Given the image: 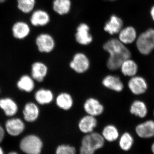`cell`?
Wrapping results in <instances>:
<instances>
[{
  "label": "cell",
  "mask_w": 154,
  "mask_h": 154,
  "mask_svg": "<svg viewBox=\"0 0 154 154\" xmlns=\"http://www.w3.org/2000/svg\"><path fill=\"white\" fill-rule=\"evenodd\" d=\"M103 48L109 54L106 66L111 71L119 69L124 61L131 58V53L130 50L118 38L108 39L103 45Z\"/></svg>",
  "instance_id": "1"
},
{
  "label": "cell",
  "mask_w": 154,
  "mask_h": 154,
  "mask_svg": "<svg viewBox=\"0 0 154 154\" xmlns=\"http://www.w3.org/2000/svg\"><path fill=\"white\" fill-rule=\"evenodd\" d=\"M138 51L143 55H148L154 49V29L149 28L141 33L136 40Z\"/></svg>",
  "instance_id": "2"
},
{
  "label": "cell",
  "mask_w": 154,
  "mask_h": 154,
  "mask_svg": "<svg viewBox=\"0 0 154 154\" xmlns=\"http://www.w3.org/2000/svg\"><path fill=\"white\" fill-rule=\"evenodd\" d=\"M43 147L42 140L35 134L26 136L20 143V149L26 154H41Z\"/></svg>",
  "instance_id": "3"
},
{
  "label": "cell",
  "mask_w": 154,
  "mask_h": 154,
  "mask_svg": "<svg viewBox=\"0 0 154 154\" xmlns=\"http://www.w3.org/2000/svg\"><path fill=\"white\" fill-rule=\"evenodd\" d=\"M105 143L101 134L94 131L85 134L81 140V146L96 152L104 147Z\"/></svg>",
  "instance_id": "4"
},
{
  "label": "cell",
  "mask_w": 154,
  "mask_h": 154,
  "mask_svg": "<svg viewBox=\"0 0 154 154\" xmlns=\"http://www.w3.org/2000/svg\"><path fill=\"white\" fill-rule=\"evenodd\" d=\"M91 66V62L87 55L83 52L75 54L69 63L72 70L78 74H83L88 71Z\"/></svg>",
  "instance_id": "5"
},
{
  "label": "cell",
  "mask_w": 154,
  "mask_h": 154,
  "mask_svg": "<svg viewBox=\"0 0 154 154\" xmlns=\"http://www.w3.org/2000/svg\"><path fill=\"white\" fill-rule=\"evenodd\" d=\"M128 87L133 95L140 96L147 92L149 85L144 77L136 75L130 78L128 82Z\"/></svg>",
  "instance_id": "6"
},
{
  "label": "cell",
  "mask_w": 154,
  "mask_h": 154,
  "mask_svg": "<svg viewBox=\"0 0 154 154\" xmlns=\"http://www.w3.org/2000/svg\"><path fill=\"white\" fill-rule=\"evenodd\" d=\"M75 36L77 43L84 46L91 44L94 39L90 26L84 22L80 23L77 26Z\"/></svg>",
  "instance_id": "7"
},
{
  "label": "cell",
  "mask_w": 154,
  "mask_h": 154,
  "mask_svg": "<svg viewBox=\"0 0 154 154\" xmlns=\"http://www.w3.org/2000/svg\"><path fill=\"white\" fill-rule=\"evenodd\" d=\"M35 41L38 50L41 53H49L55 47L54 38L49 33H40L36 37Z\"/></svg>",
  "instance_id": "8"
},
{
  "label": "cell",
  "mask_w": 154,
  "mask_h": 154,
  "mask_svg": "<svg viewBox=\"0 0 154 154\" xmlns=\"http://www.w3.org/2000/svg\"><path fill=\"white\" fill-rule=\"evenodd\" d=\"M135 132L139 137L143 139L154 137V120L147 119L137 124L135 128Z\"/></svg>",
  "instance_id": "9"
},
{
  "label": "cell",
  "mask_w": 154,
  "mask_h": 154,
  "mask_svg": "<svg viewBox=\"0 0 154 154\" xmlns=\"http://www.w3.org/2000/svg\"><path fill=\"white\" fill-rule=\"evenodd\" d=\"M84 110L88 115L96 117L104 113L105 107L101 102L96 98H88L84 102L83 105Z\"/></svg>",
  "instance_id": "10"
},
{
  "label": "cell",
  "mask_w": 154,
  "mask_h": 154,
  "mask_svg": "<svg viewBox=\"0 0 154 154\" xmlns=\"http://www.w3.org/2000/svg\"><path fill=\"white\" fill-rule=\"evenodd\" d=\"M102 85L105 88L117 93L122 92L124 89V85L120 77L116 75H108L102 81Z\"/></svg>",
  "instance_id": "11"
},
{
  "label": "cell",
  "mask_w": 154,
  "mask_h": 154,
  "mask_svg": "<svg viewBox=\"0 0 154 154\" xmlns=\"http://www.w3.org/2000/svg\"><path fill=\"white\" fill-rule=\"evenodd\" d=\"M123 20L117 15L113 14L104 25V31L109 35H114L118 34L123 28Z\"/></svg>",
  "instance_id": "12"
},
{
  "label": "cell",
  "mask_w": 154,
  "mask_h": 154,
  "mask_svg": "<svg viewBox=\"0 0 154 154\" xmlns=\"http://www.w3.org/2000/svg\"><path fill=\"white\" fill-rule=\"evenodd\" d=\"M5 127L7 132L11 136L17 137L21 134L25 129L24 122L20 118L10 119L6 121Z\"/></svg>",
  "instance_id": "13"
},
{
  "label": "cell",
  "mask_w": 154,
  "mask_h": 154,
  "mask_svg": "<svg viewBox=\"0 0 154 154\" xmlns=\"http://www.w3.org/2000/svg\"><path fill=\"white\" fill-rule=\"evenodd\" d=\"M97 125L98 121L96 117L87 114L80 119L78 128L81 132L86 134L94 132Z\"/></svg>",
  "instance_id": "14"
},
{
  "label": "cell",
  "mask_w": 154,
  "mask_h": 154,
  "mask_svg": "<svg viewBox=\"0 0 154 154\" xmlns=\"http://www.w3.org/2000/svg\"><path fill=\"white\" fill-rule=\"evenodd\" d=\"M49 14L45 11L38 9L33 11L30 18L31 25L35 27H43L48 25L50 22Z\"/></svg>",
  "instance_id": "15"
},
{
  "label": "cell",
  "mask_w": 154,
  "mask_h": 154,
  "mask_svg": "<svg viewBox=\"0 0 154 154\" xmlns=\"http://www.w3.org/2000/svg\"><path fill=\"white\" fill-rule=\"evenodd\" d=\"M31 76L38 82H42L48 73V68L46 64L42 62H34L31 66Z\"/></svg>",
  "instance_id": "16"
},
{
  "label": "cell",
  "mask_w": 154,
  "mask_h": 154,
  "mask_svg": "<svg viewBox=\"0 0 154 154\" xmlns=\"http://www.w3.org/2000/svg\"><path fill=\"white\" fill-rule=\"evenodd\" d=\"M137 38L136 30L132 26H127L122 28L118 33V39L125 45L133 43L136 40Z\"/></svg>",
  "instance_id": "17"
},
{
  "label": "cell",
  "mask_w": 154,
  "mask_h": 154,
  "mask_svg": "<svg viewBox=\"0 0 154 154\" xmlns=\"http://www.w3.org/2000/svg\"><path fill=\"white\" fill-rule=\"evenodd\" d=\"M40 110L38 105L34 102H30L25 105L23 110V116L25 121L33 122L38 119Z\"/></svg>",
  "instance_id": "18"
},
{
  "label": "cell",
  "mask_w": 154,
  "mask_h": 154,
  "mask_svg": "<svg viewBox=\"0 0 154 154\" xmlns=\"http://www.w3.org/2000/svg\"><path fill=\"white\" fill-rule=\"evenodd\" d=\"M130 113L140 119L146 118L148 114V108L145 102L137 99L132 102L129 108Z\"/></svg>",
  "instance_id": "19"
},
{
  "label": "cell",
  "mask_w": 154,
  "mask_h": 154,
  "mask_svg": "<svg viewBox=\"0 0 154 154\" xmlns=\"http://www.w3.org/2000/svg\"><path fill=\"white\" fill-rule=\"evenodd\" d=\"M12 33L14 38L23 39L28 37L30 34V26L25 22L19 21L14 23L12 28Z\"/></svg>",
  "instance_id": "20"
},
{
  "label": "cell",
  "mask_w": 154,
  "mask_h": 154,
  "mask_svg": "<svg viewBox=\"0 0 154 154\" xmlns=\"http://www.w3.org/2000/svg\"><path fill=\"white\" fill-rule=\"evenodd\" d=\"M119 69L125 76L131 78L137 75L139 67L135 61L129 58L122 62Z\"/></svg>",
  "instance_id": "21"
},
{
  "label": "cell",
  "mask_w": 154,
  "mask_h": 154,
  "mask_svg": "<svg viewBox=\"0 0 154 154\" xmlns=\"http://www.w3.org/2000/svg\"><path fill=\"white\" fill-rule=\"evenodd\" d=\"M55 102L59 108L64 110H70L74 105L72 96L66 92L59 94L56 98Z\"/></svg>",
  "instance_id": "22"
},
{
  "label": "cell",
  "mask_w": 154,
  "mask_h": 154,
  "mask_svg": "<svg viewBox=\"0 0 154 154\" xmlns=\"http://www.w3.org/2000/svg\"><path fill=\"white\" fill-rule=\"evenodd\" d=\"M0 108L7 116L12 117L17 114L18 106L16 102L10 98L0 99Z\"/></svg>",
  "instance_id": "23"
},
{
  "label": "cell",
  "mask_w": 154,
  "mask_h": 154,
  "mask_svg": "<svg viewBox=\"0 0 154 154\" xmlns=\"http://www.w3.org/2000/svg\"><path fill=\"white\" fill-rule=\"evenodd\" d=\"M34 98L36 102L40 105L50 104L54 100V95L52 91L45 88H41L36 91Z\"/></svg>",
  "instance_id": "24"
},
{
  "label": "cell",
  "mask_w": 154,
  "mask_h": 154,
  "mask_svg": "<svg viewBox=\"0 0 154 154\" xmlns=\"http://www.w3.org/2000/svg\"><path fill=\"white\" fill-rule=\"evenodd\" d=\"M105 142L113 143L118 140L120 133L117 127L113 124H108L104 127L101 133Z\"/></svg>",
  "instance_id": "25"
},
{
  "label": "cell",
  "mask_w": 154,
  "mask_h": 154,
  "mask_svg": "<svg viewBox=\"0 0 154 154\" xmlns=\"http://www.w3.org/2000/svg\"><path fill=\"white\" fill-rule=\"evenodd\" d=\"M72 3L71 0H54L52 8L54 11L60 16H64L71 10Z\"/></svg>",
  "instance_id": "26"
},
{
  "label": "cell",
  "mask_w": 154,
  "mask_h": 154,
  "mask_svg": "<svg viewBox=\"0 0 154 154\" xmlns=\"http://www.w3.org/2000/svg\"><path fill=\"white\" fill-rule=\"evenodd\" d=\"M118 145L122 151L128 152L130 151L134 143V139L131 133L128 131L120 135L118 140Z\"/></svg>",
  "instance_id": "27"
},
{
  "label": "cell",
  "mask_w": 154,
  "mask_h": 154,
  "mask_svg": "<svg viewBox=\"0 0 154 154\" xmlns=\"http://www.w3.org/2000/svg\"><path fill=\"white\" fill-rule=\"evenodd\" d=\"M17 86L20 91L30 93L35 88L34 80L28 75H23L17 82Z\"/></svg>",
  "instance_id": "28"
},
{
  "label": "cell",
  "mask_w": 154,
  "mask_h": 154,
  "mask_svg": "<svg viewBox=\"0 0 154 154\" xmlns=\"http://www.w3.org/2000/svg\"><path fill=\"white\" fill-rule=\"evenodd\" d=\"M36 4V0H17L18 9L24 14H29L32 12Z\"/></svg>",
  "instance_id": "29"
},
{
  "label": "cell",
  "mask_w": 154,
  "mask_h": 154,
  "mask_svg": "<svg viewBox=\"0 0 154 154\" xmlns=\"http://www.w3.org/2000/svg\"><path fill=\"white\" fill-rule=\"evenodd\" d=\"M55 154H77L76 149L71 145L61 144L57 146Z\"/></svg>",
  "instance_id": "30"
},
{
  "label": "cell",
  "mask_w": 154,
  "mask_h": 154,
  "mask_svg": "<svg viewBox=\"0 0 154 154\" xmlns=\"http://www.w3.org/2000/svg\"><path fill=\"white\" fill-rule=\"evenodd\" d=\"M95 152L90 150L82 146H80L79 154H95Z\"/></svg>",
  "instance_id": "31"
},
{
  "label": "cell",
  "mask_w": 154,
  "mask_h": 154,
  "mask_svg": "<svg viewBox=\"0 0 154 154\" xmlns=\"http://www.w3.org/2000/svg\"><path fill=\"white\" fill-rule=\"evenodd\" d=\"M150 15L151 16L152 19L154 22V5L152 7L150 10Z\"/></svg>",
  "instance_id": "32"
},
{
  "label": "cell",
  "mask_w": 154,
  "mask_h": 154,
  "mask_svg": "<svg viewBox=\"0 0 154 154\" xmlns=\"http://www.w3.org/2000/svg\"><path fill=\"white\" fill-rule=\"evenodd\" d=\"M151 151L152 153L154 154V142L152 144L151 146Z\"/></svg>",
  "instance_id": "33"
},
{
  "label": "cell",
  "mask_w": 154,
  "mask_h": 154,
  "mask_svg": "<svg viewBox=\"0 0 154 154\" xmlns=\"http://www.w3.org/2000/svg\"><path fill=\"white\" fill-rule=\"evenodd\" d=\"M0 154H4V151L1 146H0Z\"/></svg>",
  "instance_id": "34"
},
{
  "label": "cell",
  "mask_w": 154,
  "mask_h": 154,
  "mask_svg": "<svg viewBox=\"0 0 154 154\" xmlns=\"http://www.w3.org/2000/svg\"><path fill=\"white\" fill-rule=\"evenodd\" d=\"M8 154H18L17 152H11L9 153Z\"/></svg>",
  "instance_id": "35"
},
{
  "label": "cell",
  "mask_w": 154,
  "mask_h": 154,
  "mask_svg": "<svg viewBox=\"0 0 154 154\" xmlns=\"http://www.w3.org/2000/svg\"><path fill=\"white\" fill-rule=\"evenodd\" d=\"M6 0H0V3H2L5 2Z\"/></svg>",
  "instance_id": "36"
},
{
  "label": "cell",
  "mask_w": 154,
  "mask_h": 154,
  "mask_svg": "<svg viewBox=\"0 0 154 154\" xmlns=\"http://www.w3.org/2000/svg\"><path fill=\"white\" fill-rule=\"evenodd\" d=\"M107 1H110V2H113V1H116V0H107Z\"/></svg>",
  "instance_id": "37"
},
{
  "label": "cell",
  "mask_w": 154,
  "mask_h": 154,
  "mask_svg": "<svg viewBox=\"0 0 154 154\" xmlns=\"http://www.w3.org/2000/svg\"><path fill=\"white\" fill-rule=\"evenodd\" d=\"M153 116H154V110L153 111Z\"/></svg>",
  "instance_id": "38"
}]
</instances>
